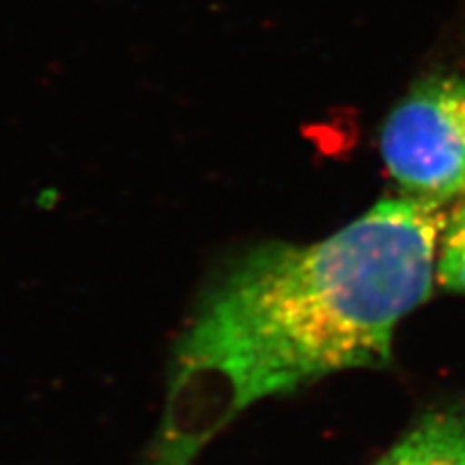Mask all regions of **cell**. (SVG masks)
Returning a JSON list of instances; mask_svg holds the SVG:
<instances>
[{
    "label": "cell",
    "instance_id": "cell-1",
    "mask_svg": "<svg viewBox=\"0 0 465 465\" xmlns=\"http://www.w3.org/2000/svg\"><path fill=\"white\" fill-rule=\"evenodd\" d=\"M444 212L386 196L322 242L237 259L179 341L149 465H194L257 401L391 366L397 328L433 291Z\"/></svg>",
    "mask_w": 465,
    "mask_h": 465
},
{
    "label": "cell",
    "instance_id": "cell-2",
    "mask_svg": "<svg viewBox=\"0 0 465 465\" xmlns=\"http://www.w3.org/2000/svg\"><path fill=\"white\" fill-rule=\"evenodd\" d=\"M380 153L399 194L446 209L465 196V74L424 75L397 102Z\"/></svg>",
    "mask_w": 465,
    "mask_h": 465
},
{
    "label": "cell",
    "instance_id": "cell-3",
    "mask_svg": "<svg viewBox=\"0 0 465 465\" xmlns=\"http://www.w3.org/2000/svg\"><path fill=\"white\" fill-rule=\"evenodd\" d=\"M375 465H465V405L429 410Z\"/></svg>",
    "mask_w": 465,
    "mask_h": 465
},
{
    "label": "cell",
    "instance_id": "cell-4",
    "mask_svg": "<svg viewBox=\"0 0 465 465\" xmlns=\"http://www.w3.org/2000/svg\"><path fill=\"white\" fill-rule=\"evenodd\" d=\"M446 209L438 240L435 281L450 293L465 295V196Z\"/></svg>",
    "mask_w": 465,
    "mask_h": 465
}]
</instances>
